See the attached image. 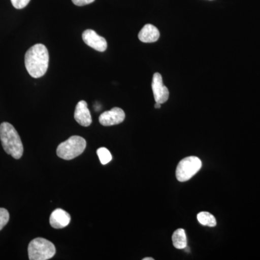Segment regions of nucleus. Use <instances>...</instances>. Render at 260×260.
I'll return each instance as SVG.
<instances>
[{"instance_id":"nucleus-10","label":"nucleus","mask_w":260,"mask_h":260,"mask_svg":"<svg viewBox=\"0 0 260 260\" xmlns=\"http://www.w3.org/2000/svg\"><path fill=\"white\" fill-rule=\"evenodd\" d=\"M70 220V215L65 210L58 208L52 212L51 214L50 225L54 229H63V228L68 226L69 225Z\"/></svg>"},{"instance_id":"nucleus-4","label":"nucleus","mask_w":260,"mask_h":260,"mask_svg":"<svg viewBox=\"0 0 260 260\" xmlns=\"http://www.w3.org/2000/svg\"><path fill=\"white\" fill-rule=\"evenodd\" d=\"M28 257L30 260H47L56 254V248L53 243L43 238L32 239L29 244Z\"/></svg>"},{"instance_id":"nucleus-15","label":"nucleus","mask_w":260,"mask_h":260,"mask_svg":"<svg viewBox=\"0 0 260 260\" xmlns=\"http://www.w3.org/2000/svg\"><path fill=\"white\" fill-rule=\"evenodd\" d=\"M9 220V212L5 208H0V231L8 224Z\"/></svg>"},{"instance_id":"nucleus-17","label":"nucleus","mask_w":260,"mask_h":260,"mask_svg":"<svg viewBox=\"0 0 260 260\" xmlns=\"http://www.w3.org/2000/svg\"><path fill=\"white\" fill-rule=\"evenodd\" d=\"M95 0H72L73 4L77 5V6H84L93 3Z\"/></svg>"},{"instance_id":"nucleus-18","label":"nucleus","mask_w":260,"mask_h":260,"mask_svg":"<svg viewBox=\"0 0 260 260\" xmlns=\"http://www.w3.org/2000/svg\"><path fill=\"white\" fill-rule=\"evenodd\" d=\"M160 107H161V104H159V103H155V109H160Z\"/></svg>"},{"instance_id":"nucleus-3","label":"nucleus","mask_w":260,"mask_h":260,"mask_svg":"<svg viewBox=\"0 0 260 260\" xmlns=\"http://www.w3.org/2000/svg\"><path fill=\"white\" fill-rule=\"evenodd\" d=\"M86 148V140L82 137L74 135L59 145L56 154L64 160H72L79 156Z\"/></svg>"},{"instance_id":"nucleus-5","label":"nucleus","mask_w":260,"mask_h":260,"mask_svg":"<svg viewBox=\"0 0 260 260\" xmlns=\"http://www.w3.org/2000/svg\"><path fill=\"white\" fill-rule=\"evenodd\" d=\"M202 167V161L195 156L182 159L178 164L176 177L178 181L184 182L194 177Z\"/></svg>"},{"instance_id":"nucleus-7","label":"nucleus","mask_w":260,"mask_h":260,"mask_svg":"<svg viewBox=\"0 0 260 260\" xmlns=\"http://www.w3.org/2000/svg\"><path fill=\"white\" fill-rule=\"evenodd\" d=\"M125 119V113L120 108L114 107L102 113L99 116V122L103 126H113L120 124Z\"/></svg>"},{"instance_id":"nucleus-8","label":"nucleus","mask_w":260,"mask_h":260,"mask_svg":"<svg viewBox=\"0 0 260 260\" xmlns=\"http://www.w3.org/2000/svg\"><path fill=\"white\" fill-rule=\"evenodd\" d=\"M152 89L155 102L162 104L167 102L169 97V89L164 85L162 76L160 73H156L153 75Z\"/></svg>"},{"instance_id":"nucleus-6","label":"nucleus","mask_w":260,"mask_h":260,"mask_svg":"<svg viewBox=\"0 0 260 260\" xmlns=\"http://www.w3.org/2000/svg\"><path fill=\"white\" fill-rule=\"evenodd\" d=\"M83 42L89 47L93 48V49L100 52H104L107 50V42L104 37H101L95 30L91 29L85 30L83 32Z\"/></svg>"},{"instance_id":"nucleus-1","label":"nucleus","mask_w":260,"mask_h":260,"mask_svg":"<svg viewBox=\"0 0 260 260\" xmlns=\"http://www.w3.org/2000/svg\"><path fill=\"white\" fill-rule=\"evenodd\" d=\"M49 61V51L44 44H35L25 53V68L32 78H39L44 76L47 73Z\"/></svg>"},{"instance_id":"nucleus-14","label":"nucleus","mask_w":260,"mask_h":260,"mask_svg":"<svg viewBox=\"0 0 260 260\" xmlns=\"http://www.w3.org/2000/svg\"><path fill=\"white\" fill-rule=\"evenodd\" d=\"M97 155L103 165L109 164L112 160V155L110 151L106 148H100L97 150Z\"/></svg>"},{"instance_id":"nucleus-19","label":"nucleus","mask_w":260,"mask_h":260,"mask_svg":"<svg viewBox=\"0 0 260 260\" xmlns=\"http://www.w3.org/2000/svg\"><path fill=\"white\" fill-rule=\"evenodd\" d=\"M153 258H151V257H145L144 258V259H143V260H153Z\"/></svg>"},{"instance_id":"nucleus-13","label":"nucleus","mask_w":260,"mask_h":260,"mask_svg":"<svg viewBox=\"0 0 260 260\" xmlns=\"http://www.w3.org/2000/svg\"><path fill=\"white\" fill-rule=\"evenodd\" d=\"M198 220L202 225L206 226L215 227L217 222L215 217L208 212H201L198 215Z\"/></svg>"},{"instance_id":"nucleus-16","label":"nucleus","mask_w":260,"mask_h":260,"mask_svg":"<svg viewBox=\"0 0 260 260\" xmlns=\"http://www.w3.org/2000/svg\"><path fill=\"white\" fill-rule=\"evenodd\" d=\"M30 0H11L12 5L16 9H23L30 3Z\"/></svg>"},{"instance_id":"nucleus-12","label":"nucleus","mask_w":260,"mask_h":260,"mask_svg":"<svg viewBox=\"0 0 260 260\" xmlns=\"http://www.w3.org/2000/svg\"><path fill=\"white\" fill-rule=\"evenodd\" d=\"M172 242L174 247L178 249H184L187 245L185 231L179 229L173 234Z\"/></svg>"},{"instance_id":"nucleus-11","label":"nucleus","mask_w":260,"mask_h":260,"mask_svg":"<svg viewBox=\"0 0 260 260\" xmlns=\"http://www.w3.org/2000/svg\"><path fill=\"white\" fill-rule=\"evenodd\" d=\"M159 37H160V32L158 29L151 24H146L138 34V38L143 43L157 42Z\"/></svg>"},{"instance_id":"nucleus-9","label":"nucleus","mask_w":260,"mask_h":260,"mask_svg":"<svg viewBox=\"0 0 260 260\" xmlns=\"http://www.w3.org/2000/svg\"><path fill=\"white\" fill-rule=\"evenodd\" d=\"M74 117L78 124L83 126L91 124L92 117L88 108V104L85 101H80L75 108Z\"/></svg>"},{"instance_id":"nucleus-2","label":"nucleus","mask_w":260,"mask_h":260,"mask_svg":"<svg viewBox=\"0 0 260 260\" xmlns=\"http://www.w3.org/2000/svg\"><path fill=\"white\" fill-rule=\"evenodd\" d=\"M0 140L3 149L15 159H20L23 154V145L18 132L8 122L0 124Z\"/></svg>"}]
</instances>
